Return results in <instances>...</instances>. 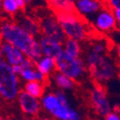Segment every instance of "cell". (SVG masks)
Wrapping results in <instances>:
<instances>
[{"label": "cell", "instance_id": "2", "mask_svg": "<svg viewBox=\"0 0 120 120\" xmlns=\"http://www.w3.org/2000/svg\"><path fill=\"white\" fill-rule=\"evenodd\" d=\"M54 14L67 38L83 41L93 36V29L78 11L74 13L56 12Z\"/></svg>", "mask_w": 120, "mask_h": 120}, {"label": "cell", "instance_id": "9", "mask_svg": "<svg viewBox=\"0 0 120 120\" xmlns=\"http://www.w3.org/2000/svg\"><path fill=\"white\" fill-rule=\"evenodd\" d=\"M75 6L82 15H94L101 9L109 7L107 0H77Z\"/></svg>", "mask_w": 120, "mask_h": 120}, {"label": "cell", "instance_id": "21", "mask_svg": "<svg viewBox=\"0 0 120 120\" xmlns=\"http://www.w3.org/2000/svg\"><path fill=\"white\" fill-rule=\"evenodd\" d=\"M36 71L34 70V68H28V69H23L21 72V77L26 80L28 82H33V81H37L36 78Z\"/></svg>", "mask_w": 120, "mask_h": 120}, {"label": "cell", "instance_id": "26", "mask_svg": "<svg viewBox=\"0 0 120 120\" xmlns=\"http://www.w3.org/2000/svg\"><path fill=\"white\" fill-rule=\"evenodd\" d=\"M13 67V70H14V72L17 75V74H21V72H22V66H21V64H19V65H13L12 66Z\"/></svg>", "mask_w": 120, "mask_h": 120}, {"label": "cell", "instance_id": "23", "mask_svg": "<svg viewBox=\"0 0 120 120\" xmlns=\"http://www.w3.org/2000/svg\"><path fill=\"white\" fill-rule=\"evenodd\" d=\"M56 95H57V97L59 99V101L61 102V104H63V105H69L68 101H67V98H66V96L64 95V93L63 91H57Z\"/></svg>", "mask_w": 120, "mask_h": 120}, {"label": "cell", "instance_id": "24", "mask_svg": "<svg viewBox=\"0 0 120 120\" xmlns=\"http://www.w3.org/2000/svg\"><path fill=\"white\" fill-rule=\"evenodd\" d=\"M107 2L109 6V8L114 9H120V0H107Z\"/></svg>", "mask_w": 120, "mask_h": 120}, {"label": "cell", "instance_id": "17", "mask_svg": "<svg viewBox=\"0 0 120 120\" xmlns=\"http://www.w3.org/2000/svg\"><path fill=\"white\" fill-rule=\"evenodd\" d=\"M24 89L30 95H32L36 98H39L43 95L44 86L38 81H33V82H28L25 85Z\"/></svg>", "mask_w": 120, "mask_h": 120}, {"label": "cell", "instance_id": "37", "mask_svg": "<svg viewBox=\"0 0 120 120\" xmlns=\"http://www.w3.org/2000/svg\"><path fill=\"white\" fill-rule=\"evenodd\" d=\"M0 98H1V95H0Z\"/></svg>", "mask_w": 120, "mask_h": 120}, {"label": "cell", "instance_id": "31", "mask_svg": "<svg viewBox=\"0 0 120 120\" xmlns=\"http://www.w3.org/2000/svg\"><path fill=\"white\" fill-rule=\"evenodd\" d=\"M3 8V0H0V9Z\"/></svg>", "mask_w": 120, "mask_h": 120}, {"label": "cell", "instance_id": "3", "mask_svg": "<svg viewBox=\"0 0 120 120\" xmlns=\"http://www.w3.org/2000/svg\"><path fill=\"white\" fill-rule=\"evenodd\" d=\"M87 69L93 80L98 83L107 82L115 76L114 64L104 54H97L90 50L87 57Z\"/></svg>", "mask_w": 120, "mask_h": 120}, {"label": "cell", "instance_id": "16", "mask_svg": "<svg viewBox=\"0 0 120 120\" xmlns=\"http://www.w3.org/2000/svg\"><path fill=\"white\" fill-rule=\"evenodd\" d=\"M42 106L44 107L45 109H47V111L52 114L56 109L61 106V102L59 101L56 94L50 93L42 98Z\"/></svg>", "mask_w": 120, "mask_h": 120}, {"label": "cell", "instance_id": "33", "mask_svg": "<svg viewBox=\"0 0 120 120\" xmlns=\"http://www.w3.org/2000/svg\"><path fill=\"white\" fill-rule=\"evenodd\" d=\"M1 56H2V50L0 48V59H1Z\"/></svg>", "mask_w": 120, "mask_h": 120}, {"label": "cell", "instance_id": "18", "mask_svg": "<svg viewBox=\"0 0 120 120\" xmlns=\"http://www.w3.org/2000/svg\"><path fill=\"white\" fill-rule=\"evenodd\" d=\"M55 82L63 89H72L75 86V83L73 80L65 75H64L61 72H58L55 75Z\"/></svg>", "mask_w": 120, "mask_h": 120}, {"label": "cell", "instance_id": "7", "mask_svg": "<svg viewBox=\"0 0 120 120\" xmlns=\"http://www.w3.org/2000/svg\"><path fill=\"white\" fill-rule=\"evenodd\" d=\"M90 103L99 115L107 116L111 112V106L109 104L106 91L100 84H97L92 89L90 93Z\"/></svg>", "mask_w": 120, "mask_h": 120}, {"label": "cell", "instance_id": "28", "mask_svg": "<svg viewBox=\"0 0 120 120\" xmlns=\"http://www.w3.org/2000/svg\"><path fill=\"white\" fill-rule=\"evenodd\" d=\"M19 9H24L25 8V5H26V2H25V0H15Z\"/></svg>", "mask_w": 120, "mask_h": 120}, {"label": "cell", "instance_id": "20", "mask_svg": "<svg viewBox=\"0 0 120 120\" xmlns=\"http://www.w3.org/2000/svg\"><path fill=\"white\" fill-rule=\"evenodd\" d=\"M18 9L19 7L15 0H3V10L6 13L10 15H14L17 13Z\"/></svg>", "mask_w": 120, "mask_h": 120}, {"label": "cell", "instance_id": "38", "mask_svg": "<svg viewBox=\"0 0 120 120\" xmlns=\"http://www.w3.org/2000/svg\"><path fill=\"white\" fill-rule=\"evenodd\" d=\"M9 120H10V119H9Z\"/></svg>", "mask_w": 120, "mask_h": 120}, {"label": "cell", "instance_id": "1", "mask_svg": "<svg viewBox=\"0 0 120 120\" xmlns=\"http://www.w3.org/2000/svg\"><path fill=\"white\" fill-rule=\"evenodd\" d=\"M0 36L5 41L10 42L19 49L34 63H38L41 59L42 50L39 42H38L32 35L27 33L17 23L4 22L1 24Z\"/></svg>", "mask_w": 120, "mask_h": 120}, {"label": "cell", "instance_id": "4", "mask_svg": "<svg viewBox=\"0 0 120 120\" xmlns=\"http://www.w3.org/2000/svg\"><path fill=\"white\" fill-rule=\"evenodd\" d=\"M19 94L18 78L13 67L6 61L0 60V95L6 101H14Z\"/></svg>", "mask_w": 120, "mask_h": 120}, {"label": "cell", "instance_id": "27", "mask_svg": "<svg viewBox=\"0 0 120 120\" xmlns=\"http://www.w3.org/2000/svg\"><path fill=\"white\" fill-rule=\"evenodd\" d=\"M112 12H113V15H114L116 21L120 24V9H114V10H112Z\"/></svg>", "mask_w": 120, "mask_h": 120}, {"label": "cell", "instance_id": "30", "mask_svg": "<svg viewBox=\"0 0 120 120\" xmlns=\"http://www.w3.org/2000/svg\"><path fill=\"white\" fill-rule=\"evenodd\" d=\"M38 120H51V119H49V118H46V117H41V118H38Z\"/></svg>", "mask_w": 120, "mask_h": 120}, {"label": "cell", "instance_id": "32", "mask_svg": "<svg viewBox=\"0 0 120 120\" xmlns=\"http://www.w3.org/2000/svg\"><path fill=\"white\" fill-rule=\"evenodd\" d=\"M31 1H32V0H25V2H26V4L30 3V2H31Z\"/></svg>", "mask_w": 120, "mask_h": 120}, {"label": "cell", "instance_id": "22", "mask_svg": "<svg viewBox=\"0 0 120 120\" xmlns=\"http://www.w3.org/2000/svg\"><path fill=\"white\" fill-rule=\"evenodd\" d=\"M91 50L97 54H104V52L106 51V45L101 43V42H97L93 45Z\"/></svg>", "mask_w": 120, "mask_h": 120}, {"label": "cell", "instance_id": "6", "mask_svg": "<svg viewBox=\"0 0 120 120\" xmlns=\"http://www.w3.org/2000/svg\"><path fill=\"white\" fill-rule=\"evenodd\" d=\"M38 24L41 26V30L43 36L53 38L61 43L66 41L65 34L55 15H45L41 17Z\"/></svg>", "mask_w": 120, "mask_h": 120}, {"label": "cell", "instance_id": "10", "mask_svg": "<svg viewBox=\"0 0 120 120\" xmlns=\"http://www.w3.org/2000/svg\"><path fill=\"white\" fill-rule=\"evenodd\" d=\"M18 103L21 111L28 115H37L41 109V104H39L38 98L30 95L25 90L19 91Z\"/></svg>", "mask_w": 120, "mask_h": 120}, {"label": "cell", "instance_id": "34", "mask_svg": "<svg viewBox=\"0 0 120 120\" xmlns=\"http://www.w3.org/2000/svg\"><path fill=\"white\" fill-rule=\"evenodd\" d=\"M0 120H9V119H4L3 117H1V116H0Z\"/></svg>", "mask_w": 120, "mask_h": 120}, {"label": "cell", "instance_id": "11", "mask_svg": "<svg viewBox=\"0 0 120 120\" xmlns=\"http://www.w3.org/2000/svg\"><path fill=\"white\" fill-rule=\"evenodd\" d=\"M0 48L2 50V53L6 56L7 63L9 64H11L12 66L21 64L25 60L24 54L10 42H7L4 41L1 43V47Z\"/></svg>", "mask_w": 120, "mask_h": 120}, {"label": "cell", "instance_id": "29", "mask_svg": "<svg viewBox=\"0 0 120 120\" xmlns=\"http://www.w3.org/2000/svg\"><path fill=\"white\" fill-rule=\"evenodd\" d=\"M117 55H118V58L120 59V44L117 47Z\"/></svg>", "mask_w": 120, "mask_h": 120}, {"label": "cell", "instance_id": "5", "mask_svg": "<svg viewBox=\"0 0 120 120\" xmlns=\"http://www.w3.org/2000/svg\"><path fill=\"white\" fill-rule=\"evenodd\" d=\"M55 63L58 72L63 73L72 80H76L85 74L86 66L84 62L80 58L70 56L64 50L55 58Z\"/></svg>", "mask_w": 120, "mask_h": 120}, {"label": "cell", "instance_id": "35", "mask_svg": "<svg viewBox=\"0 0 120 120\" xmlns=\"http://www.w3.org/2000/svg\"><path fill=\"white\" fill-rule=\"evenodd\" d=\"M118 69H119V72H118V73H119V76H120V64H119V66H118Z\"/></svg>", "mask_w": 120, "mask_h": 120}, {"label": "cell", "instance_id": "19", "mask_svg": "<svg viewBox=\"0 0 120 120\" xmlns=\"http://www.w3.org/2000/svg\"><path fill=\"white\" fill-rule=\"evenodd\" d=\"M64 47H65L64 51L67 54H69L72 57H75V58H79L80 54H81V46H80V44L77 41L67 38L65 41V44H64Z\"/></svg>", "mask_w": 120, "mask_h": 120}, {"label": "cell", "instance_id": "25", "mask_svg": "<svg viewBox=\"0 0 120 120\" xmlns=\"http://www.w3.org/2000/svg\"><path fill=\"white\" fill-rule=\"evenodd\" d=\"M105 120H120V115L116 112H109L105 116Z\"/></svg>", "mask_w": 120, "mask_h": 120}, {"label": "cell", "instance_id": "15", "mask_svg": "<svg viewBox=\"0 0 120 120\" xmlns=\"http://www.w3.org/2000/svg\"><path fill=\"white\" fill-rule=\"evenodd\" d=\"M36 66L39 72H41L45 76H48L53 69L56 68L55 59L50 57H43L38 63H36Z\"/></svg>", "mask_w": 120, "mask_h": 120}, {"label": "cell", "instance_id": "12", "mask_svg": "<svg viewBox=\"0 0 120 120\" xmlns=\"http://www.w3.org/2000/svg\"><path fill=\"white\" fill-rule=\"evenodd\" d=\"M39 44H41L42 54L45 57H50V58H56L60 55L63 51L62 43L59 42L53 38H50L48 37H41V41H39Z\"/></svg>", "mask_w": 120, "mask_h": 120}, {"label": "cell", "instance_id": "36", "mask_svg": "<svg viewBox=\"0 0 120 120\" xmlns=\"http://www.w3.org/2000/svg\"><path fill=\"white\" fill-rule=\"evenodd\" d=\"M24 120H30V119H24Z\"/></svg>", "mask_w": 120, "mask_h": 120}, {"label": "cell", "instance_id": "8", "mask_svg": "<svg viewBox=\"0 0 120 120\" xmlns=\"http://www.w3.org/2000/svg\"><path fill=\"white\" fill-rule=\"evenodd\" d=\"M116 19L109 7L103 9L94 20V27L101 32H112L115 29Z\"/></svg>", "mask_w": 120, "mask_h": 120}, {"label": "cell", "instance_id": "14", "mask_svg": "<svg viewBox=\"0 0 120 120\" xmlns=\"http://www.w3.org/2000/svg\"><path fill=\"white\" fill-rule=\"evenodd\" d=\"M21 28H23L27 33H29L30 35L34 36H38L39 33H41V26H39L38 22L35 21L33 18H30L28 16H21L19 17V20L17 23Z\"/></svg>", "mask_w": 120, "mask_h": 120}, {"label": "cell", "instance_id": "13", "mask_svg": "<svg viewBox=\"0 0 120 120\" xmlns=\"http://www.w3.org/2000/svg\"><path fill=\"white\" fill-rule=\"evenodd\" d=\"M48 3L50 9L56 12H69L74 13L77 12L76 6L73 2V0H45Z\"/></svg>", "mask_w": 120, "mask_h": 120}]
</instances>
